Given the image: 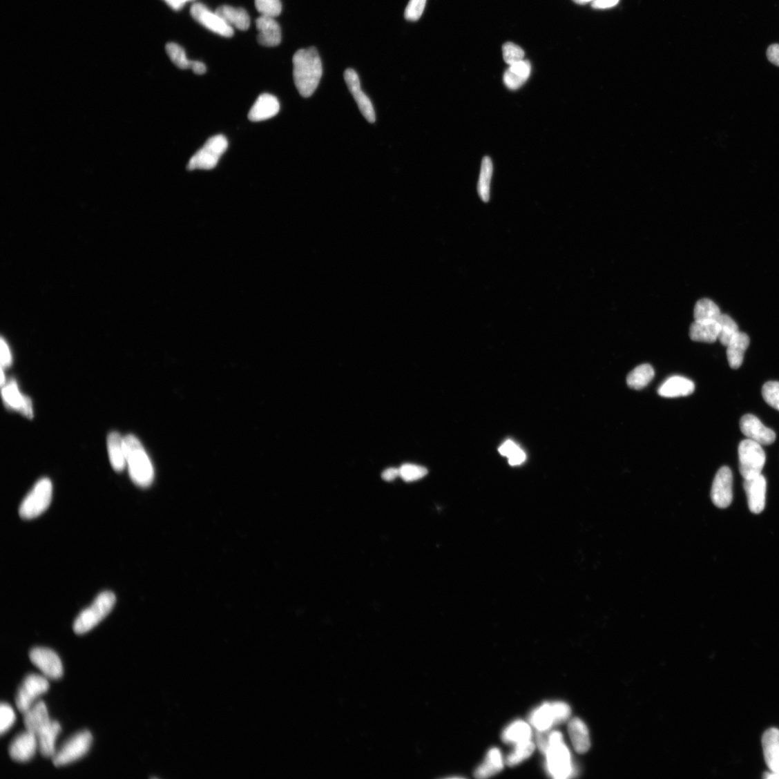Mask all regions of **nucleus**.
Wrapping results in <instances>:
<instances>
[{"instance_id":"f257e3e1","label":"nucleus","mask_w":779,"mask_h":779,"mask_svg":"<svg viewBox=\"0 0 779 779\" xmlns=\"http://www.w3.org/2000/svg\"><path fill=\"white\" fill-rule=\"evenodd\" d=\"M292 62L295 84L299 93L304 97L311 96L323 75L322 61L316 48L310 47L298 50Z\"/></svg>"},{"instance_id":"f03ea898","label":"nucleus","mask_w":779,"mask_h":779,"mask_svg":"<svg viewBox=\"0 0 779 779\" xmlns=\"http://www.w3.org/2000/svg\"><path fill=\"white\" fill-rule=\"evenodd\" d=\"M126 466L130 477L141 487H148L154 480V468L147 452L133 434L124 437Z\"/></svg>"},{"instance_id":"7ed1b4c3","label":"nucleus","mask_w":779,"mask_h":779,"mask_svg":"<svg viewBox=\"0 0 779 779\" xmlns=\"http://www.w3.org/2000/svg\"><path fill=\"white\" fill-rule=\"evenodd\" d=\"M115 603V594L109 591L101 593L89 608L77 616L73 626L74 631L77 635L86 634L106 618Z\"/></svg>"},{"instance_id":"20e7f679","label":"nucleus","mask_w":779,"mask_h":779,"mask_svg":"<svg viewBox=\"0 0 779 779\" xmlns=\"http://www.w3.org/2000/svg\"><path fill=\"white\" fill-rule=\"evenodd\" d=\"M546 756L547 767L552 776L556 778H566L573 773L570 753L563 742L561 733H549L548 749Z\"/></svg>"},{"instance_id":"39448f33","label":"nucleus","mask_w":779,"mask_h":779,"mask_svg":"<svg viewBox=\"0 0 779 779\" xmlns=\"http://www.w3.org/2000/svg\"><path fill=\"white\" fill-rule=\"evenodd\" d=\"M52 490L50 479H40L22 501L19 508L21 517L31 519L44 512L51 504Z\"/></svg>"},{"instance_id":"423d86ee","label":"nucleus","mask_w":779,"mask_h":779,"mask_svg":"<svg viewBox=\"0 0 779 779\" xmlns=\"http://www.w3.org/2000/svg\"><path fill=\"white\" fill-rule=\"evenodd\" d=\"M227 147H229V142L224 136L219 135L209 138L203 148L190 159L187 169L194 171L215 169Z\"/></svg>"},{"instance_id":"0eeeda50","label":"nucleus","mask_w":779,"mask_h":779,"mask_svg":"<svg viewBox=\"0 0 779 779\" xmlns=\"http://www.w3.org/2000/svg\"><path fill=\"white\" fill-rule=\"evenodd\" d=\"M740 472L744 479L761 474L766 463V453L761 445L750 439L742 441L738 447Z\"/></svg>"},{"instance_id":"6e6552de","label":"nucleus","mask_w":779,"mask_h":779,"mask_svg":"<svg viewBox=\"0 0 779 779\" xmlns=\"http://www.w3.org/2000/svg\"><path fill=\"white\" fill-rule=\"evenodd\" d=\"M93 741L91 733L87 730L74 735L65 742L53 758L55 767L71 764L83 758L90 750Z\"/></svg>"},{"instance_id":"1a4fd4ad","label":"nucleus","mask_w":779,"mask_h":779,"mask_svg":"<svg viewBox=\"0 0 779 779\" xmlns=\"http://www.w3.org/2000/svg\"><path fill=\"white\" fill-rule=\"evenodd\" d=\"M50 689V684L45 676L36 674L27 675L20 686L15 698L16 706L24 713L34 704L39 696Z\"/></svg>"},{"instance_id":"9d476101","label":"nucleus","mask_w":779,"mask_h":779,"mask_svg":"<svg viewBox=\"0 0 779 779\" xmlns=\"http://www.w3.org/2000/svg\"><path fill=\"white\" fill-rule=\"evenodd\" d=\"M191 15L195 21L218 35L225 38H231L234 35L233 28L227 24L216 12L211 11L202 3H193L191 8Z\"/></svg>"},{"instance_id":"9b49d317","label":"nucleus","mask_w":779,"mask_h":779,"mask_svg":"<svg viewBox=\"0 0 779 779\" xmlns=\"http://www.w3.org/2000/svg\"><path fill=\"white\" fill-rule=\"evenodd\" d=\"M733 473L727 466L722 467L713 481L711 497L719 508H727L733 501Z\"/></svg>"},{"instance_id":"f8f14e48","label":"nucleus","mask_w":779,"mask_h":779,"mask_svg":"<svg viewBox=\"0 0 779 779\" xmlns=\"http://www.w3.org/2000/svg\"><path fill=\"white\" fill-rule=\"evenodd\" d=\"M30 660L46 677L59 679L63 675L61 661L50 648L37 647L30 652Z\"/></svg>"},{"instance_id":"ddd939ff","label":"nucleus","mask_w":779,"mask_h":779,"mask_svg":"<svg viewBox=\"0 0 779 779\" xmlns=\"http://www.w3.org/2000/svg\"><path fill=\"white\" fill-rule=\"evenodd\" d=\"M740 430L749 439L761 445H770L776 441V433L762 423L753 414L743 416L740 421Z\"/></svg>"},{"instance_id":"4468645a","label":"nucleus","mask_w":779,"mask_h":779,"mask_svg":"<svg viewBox=\"0 0 779 779\" xmlns=\"http://www.w3.org/2000/svg\"><path fill=\"white\" fill-rule=\"evenodd\" d=\"M344 77L346 84L363 115L368 122L374 123L376 122L374 108H373L369 97L361 89L358 75L354 70L347 69L345 72Z\"/></svg>"},{"instance_id":"2eb2a0df","label":"nucleus","mask_w":779,"mask_h":779,"mask_svg":"<svg viewBox=\"0 0 779 779\" xmlns=\"http://www.w3.org/2000/svg\"><path fill=\"white\" fill-rule=\"evenodd\" d=\"M2 396L8 408L20 412L28 419L34 416L30 398L20 392L17 382L15 380L6 382L3 386Z\"/></svg>"},{"instance_id":"dca6fc26","label":"nucleus","mask_w":779,"mask_h":779,"mask_svg":"<svg viewBox=\"0 0 779 779\" xmlns=\"http://www.w3.org/2000/svg\"><path fill=\"white\" fill-rule=\"evenodd\" d=\"M750 510L759 514L764 511L766 506L767 480L762 474L744 479L743 483Z\"/></svg>"},{"instance_id":"f3484780","label":"nucleus","mask_w":779,"mask_h":779,"mask_svg":"<svg viewBox=\"0 0 779 779\" xmlns=\"http://www.w3.org/2000/svg\"><path fill=\"white\" fill-rule=\"evenodd\" d=\"M39 749L36 735L27 731L16 737L10 745L9 754L15 761L25 762L35 756Z\"/></svg>"},{"instance_id":"a211bd4d","label":"nucleus","mask_w":779,"mask_h":779,"mask_svg":"<svg viewBox=\"0 0 779 779\" xmlns=\"http://www.w3.org/2000/svg\"><path fill=\"white\" fill-rule=\"evenodd\" d=\"M258 41L265 46H278L282 41V30L279 23L270 16L261 15L256 20Z\"/></svg>"},{"instance_id":"6ab92c4d","label":"nucleus","mask_w":779,"mask_h":779,"mask_svg":"<svg viewBox=\"0 0 779 779\" xmlns=\"http://www.w3.org/2000/svg\"><path fill=\"white\" fill-rule=\"evenodd\" d=\"M280 109L278 99L275 96L264 93L260 95L249 113L251 122H262L278 115Z\"/></svg>"},{"instance_id":"aec40b11","label":"nucleus","mask_w":779,"mask_h":779,"mask_svg":"<svg viewBox=\"0 0 779 779\" xmlns=\"http://www.w3.org/2000/svg\"><path fill=\"white\" fill-rule=\"evenodd\" d=\"M720 324L715 320H694L690 327V338L694 342L714 343L719 338Z\"/></svg>"},{"instance_id":"412c9836","label":"nucleus","mask_w":779,"mask_h":779,"mask_svg":"<svg viewBox=\"0 0 779 779\" xmlns=\"http://www.w3.org/2000/svg\"><path fill=\"white\" fill-rule=\"evenodd\" d=\"M24 724L27 731L37 735L52 722L44 702H38L25 713Z\"/></svg>"},{"instance_id":"4be33fe9","label":"nucleus","mask_w":779,"mask_h":779,"mask_svg":"<svg viewBox=\"0 0 779 779\" xmlns=\"http://www.w3.org/2000/svg\"><path fill=\"white\" fill-rule=\"evenodd\" d=\"M107 448L110 463L113 469L121 472L126 466V452L124 437L117 432H110L107 438Z\"/></svg>"},{"instance_id":"5701e85b","label":"nucleus","mask_w":779,"mask_h":779,"mask_svg":"<svg viewBox=\"0 0 779 779\" xmlns=\"http://www.w3.org/2000/svg\"><path fill=\"white\" fill-rule=\"evenodd\" d=\"M693 381L680 376H673L665 381L658 389V394L664 398L688 396L694 392Z\"/></svg>"},{"instance_id":"b1692460","label":"nucleus","mask_w":779,"mask_h":779,"mask_svg":"<svg viewBox=\"0 0 779 779\" xmlns=\"http://www.w3.org/2000/svg\"><path fill=\"white\" fill-rule=\"evenodd\" d=\"M166 50L171 60L178 68L191 69L197 75H204L206 72V68L203 62L188 59L185 50L180 45L169 43Z\"/></svg>"},{"instance_id":"393cba45","label":"nucleus","mask_w":779,"mask_h":779,"mask_svg":"<svg viewBox=\"0 0 779 779\" xmlns=\"http://www.w3.org/2000/svg\"><path fill=\"white\" fill-rule=\"evenodd\" d=\"M762 742L767 766L772 772L779 773V729H768Z\"/></svg>"},{"instance_id":"a878e982","label":"nucleus","mask_w":779,"mask_h":779,"mask_svg":"<svg viewBox=\"0 0 779 779\" xmlns=\"http://www.w3.org/2000/svg\"><path fill=\"white\" fill-rule=\"evenodd\" d=\"M530 63L523 59L510 65V68L503 77V81H504V84L508 89L517 90L525 84L530 75Z\"/></svg>"},{"instance_id":"bb28decb","label":"nucleus","mask_w":779,"mask_h":779,"mask_svg":"<svg viewBox=\"0 0 779 779\" xmlns=\"http://www.w3.org/2000/svg\"><path fill=\"white\" fill-rule=\"evenodd\" d=\"M750 345V338L746 334L739 331L727 347V356L730 367L740 368L743 363L744 354Z\"/></svg>"},{"instance_id":"cd10ccee","label":"nucleus","mask_w":779,"mask_h":779,"mask_svg":"<svg viewBox=\"0 0 779 779\" xmlns=\"http://www.w3.org/2000/svg\"><path fill=\"white\" fill-rule=\"evenodd\" d=\"M61 725L52 721L37 735L39 750L45 758H53L57 753L55 742L61 732Z\"/></svg>"},{"instance_id":"c85d7f7f","label":"nucleus","mask_w":779,"mask_h":779,"mask_svg":"<svg viewBox=\"0 0 779 779\" xmlns=\"http://www.w3.org/2000/svg\"><path fill=\"white\" fill-rule=\"evenodd\" d=\"M568 729L575 751L580 754L587 753L590 748V739L586 724L579 718H574L570 722Z\"/></svg>"},{"instance_id":"c756f323","label":"nucleus","mask_w":779,"mask_h":779,"mask_svg":"<svg viewBox=\"0 0 779 779\" xmlns=\"http://www.w3.org/2000/svg\"><path fill=\"white\" fill-rule=\"evenodd\" d=\"M215 12L232 28H236L240 30H247L250 27L249 15L247 10L243 8L222 6L219 7Z\"/></svg>"},{"instance_id":"7c9ffc66","label":"nucleus","mask_w":779,"mask_h":779,"mask_svg":"<svg viewBox=\"0 0 779 779\" xmlns=\"http://www.w3.org/2000/svg\"><path fill=\"white\" fill-rule=\"evenodd\" d=\"M503 768V759L498 749H491L487 754L483 764L476 770L474 776L477 778H487L499 773Z\"/></svg>"},{"instance_id":"2f4dec72","label":"nucleus","mask_w":779,"mask_h":779,"mask_svg":"<svg viewBox=\"0 0 779 779\" xmlns=\"http://www.w3.org/2000/svg\"><path fill=\"white\" fill-rule=\"evenodd\" d=\"M532 735L530 725L523 721H516L508 727L502 733V740L515 744L530 740Z\"/></svg>"},{"instance_id":"473e14b6","label":"nucleus","mask_w":779,"mask_h":779,"mask_svg":"<svg viewBox=\"0 0 779 779\" xmlns=\"http://www.w3.org/2000/svg\"><path fill=\"white\" fill-rule=\"evenodd\" d=\"M655 377V370L651 365L644 364L631 372L627 377V385L635 390H641L651 383Z\"/></svg>"},{"instance_id":"72a5a7b5","label":"nucleus","mask_w":779,"mask_h":779,"mask_svg":"<svg viewBox=\"0 0 779 779\" xmlns=\"http://www.w3.org/2000/svg\"><path fill=\"white\" fill-rule=\"evenodd\" d=\"M493 173V164L490 157H484L481 162V168L478 184V193L480 198L484 202H488L490 199V185Z\"/></svg>"},{"instance_id":"f704fd0d","label":"nucleus","mask_w":779,"mask_h":779,"mask_svg":"<svg viewBox=\"0 0 779 779\" xmlns=\"http://www.w3.org/2000/svg\"><path fill=\"white\" fill-rule=\"evenodd\" d=\"M530 722L539 731L549 730L552 726L555 724V719L553 710H552L551 704L546 703L537 709H535L531 713Z\"/></svg>"},{"instance_id":"c9c22d12","label":"nucleus","mask_w":779,"mask_h":779,"mask_svg":"<svg viewBox=\"0 0 779 779\" xmlns=\"http://www.w3.org/2000/svg\"><path fill=\"white\" fill-rule=\"evenodd\" d=\"M721 315L722 313L718 305L708 298L698 301L694 307V320H718Z\"/></svg>"},{"instance_id":"e433bc0d","label":"nucleus","mask_w":779,"mask_h":779,"mask_svg":"<svg viewBox=\"0 0 779 779\" xmlns=\"http://www.w3.org/2000/svg\"><path fill=\"white\" fill-rule=\"evenodd\" d=\"M720 324V332L718 339L720 343L727 347L733 337L740 331L737 323L729 316L722 314L718 320Z\"/></svg>"},{"instance_id":"4c0bfd02","label":"nucleus","mask_w":779,"mask_h":779,"mask_svg":"<svg viewBox=\"0 0 779 779\" xmlns=\"http://www.w3.org/2000/svg\"><path fill=\"white\" fill-rule=\"evenodd\" d=\"M535 749V745L531 740L517 744L514 751L507 758V764L512 767L521 764L532 754Z\"/></svg>"},{"instance_id":"58836bf2","label":"nucleus","mask_w":779,"mask_h":779,"mask_svg":"<svg viewBox=\"0 0 779 779\" xmlns=\"http://www.w3.org/2000/svg\"><path fill=\"white\" fill-rule=\"evenodd\" d=\"M256 10L262 15L278 17L282 12L281 0H255Z\"/></svg>"},{"instance_id":"ea45409f","label":"nucleus","mask_w":779,"mask_h":779,"mask_svg":"<svg viewBox=\"0 0 779 779\" xmlns=\"http://www.w3.org/2000/svg\"><path fill=\"white\" fill-rule=\"evenodd\" d=\"M400 477L407 482L415 481L427 476L428 470L425 468L414 464H404L400 468Z\"/></svg>"},{"instance_id":"a19ab883","label":"nucleus","mask_w":779,"mask_h":779,"mask_svg":"<svg viewBox=\"0 0 779 779\" xmlns=\"http://www.w3.org/2000/svg\"><path fill=\"white\" fill-rule=\"evenodd\" d=\"M762 395L771 407L779 411V382L770 381L762 388Z\"/></svg>"},{"instance_id":"79ce46f5","label":"nucleus","mask_w":779,"mask_h":779,"mask_svg":"<svg viewBox=\"0 0 779 779\" xmlns=\"http://www.w3.org/2000/svg\"><path fill=\"white\" fill-rule=\"evenodd\" d=\"M503 57L507 64L512 65L524 59L525 52L519 46L508 42L502 48Z\"/></svg>"},{"instance_id":"37998d69","label":"nucleus","mask_w":779,"mask_h":779,"mask_svg":"<svg viewBox=\"0 0 779 779\" xmlns=\"http://www.w3.org/2000/svg\"><path fill=\"white\" fill-rule=\"evenodd\" d=\"M0 733L4 735L8 731L15 722V713L12 708L8 704L3 703L0 707Z\"/></svg>"},{"instance_id":"c03bdc74","label":"nucleus","mask_w":779,"mask_h":779,"mask_svg":"<svg viewBox=\"0 0 779 779\" xmlns=\"http://www.w3.org/2000/svg\"><path fill=\"white\" fill-rule=\"evenodd\" d=\"M427 0H410L405 10V18L410 21H416L423 14Z\"/></svg>"},{"instance_id":"a18cd8bd","label":"nucleus","mask_w":779,"mask_h":779,"mask_svg":"<svg viewBox=\"0 0 779 779\" xmlns=\"http://www.w3.org/2000/svg\"><path fill=\"white\" fill-rule=\"evenodd\" d=\"M553 710L555 724L566 721L570 717L571 709L569 705L564 702H555L551 704Z\"/></svg>"},{"instance_id":"49530a36","label":"nucleus","mask_w":779,"mask_h":779,"mask_svg":"<svg viewBox=\"0 0 779 779\" xmlns=\"http://www.w3.org/2000/svg\"><path fill=\"white\" fill-rule=\"evenodd\" d=\"M12 356L9 347L6 340L1 339V366L2 368H7L11 365Z\"/></svg>"},{"instance_id":"de8ad7c7","label":"nucleus","mask_w":779,"mask_h":779,"mask_svg":"<svg viewBox=\"0 0 779 779\" xmlns=\"http://www.w3.org/2000/svg\"><path fill=\"white\" fill-rule=\"evenodd\" d=\"M519 448L514 442L508 441L501 445L499 448V452L503 456L510 457Z\"/></svg>"},{"instance_id":"09e8293b","label":"nucleus","mask_w":779,"mask_h":779,"mask_svg":"<svg viewBox=\"0 0 779 779\" xmlns=\"http://www.w3.org/2000/svg\"><path fill=\"white\" fill-rule=\"evenodd\" d=\"M508 459L511 465H521L526 461V454L521 448H519Z\"/></svg>"},{"instance_id":"8fccbe9b","label":"nucleus","mask_w":779,"mask_h":779,"mask_svg":"<svg viewBox=\"0 0 779 779\" xmlns=\"http://www.w3.org/2000/svg\"><path fill=\"white\" fill-rule=\"evenodd\" d=\"M769 60L779 67V44L771 45L767 50Z\"/></svg>"},{"instance_id":"3c124183","label":"nucleus","mask_w":779,"mask_h":779,"mask_svg":"<svg viewBox=\"0 0 779 779\" xmlns=\"http://www.w3.org/2000/svg\"><path fill=\"white\" fill-rule=\"evenodd\" d=\"M400 477V470L398 468H390L384 470L382 478L386 481H392Z\"/></svg>"},{"instance_id":"603ef678","label":"nucleus","mask_w":779,"mask_h":779,"mask_svg":"<svg viewBox=\"0 0 779 779\" xmlns=\"http://www.w3.org/2000/svg\"><path fill=\"white\" fill-rule=\"evenodd\" d=\"M164 1L173 10L178 11L181 10L186 3L193 2L194 0H164Z\"/></svg>"},{"instance_id":"864d4df0","label":"nucleus","mask_w":779,"mask_h":779,"mask_svg":"<svg viewBox=\"0 0 779 779\" xmlns=\"http://www.w3.org/2000/svg\"><path fill=\"white\" fill-rule=\"evenodd\" d=\"M619 0H594L593 7L596 9H606L613 7Z\"/></svg>"},{"instance_id":"5fc2aeb1","label":"nucleus","mask_w":779,"mask_h":779,"mask_svg":"<svg viewBox=\"0 0 779 779\" xmlns=\"http://www.w3.org/2000/svg\"><path fill=\"white\" fill-rule=\"evenodd\" d=\"M765 778H771V779H773H773L774 778L779 779V773H773V772H771V773H766Z\"/></svg>"},{"instance_id":"6e6d98bb","label":"nucleus","mask_w":779,"mask_h":779,"mask_svg":"<svg viewBox=\"0 0 779 779\" xmlns=\"http://www.w3.org/2000/svg\"><path fill=\"white\" fill-rule=\"evenodd\" d=\"M574 1L578 4H586L590 1H593V0H574Z\"/></svg>"}]
</instances>
